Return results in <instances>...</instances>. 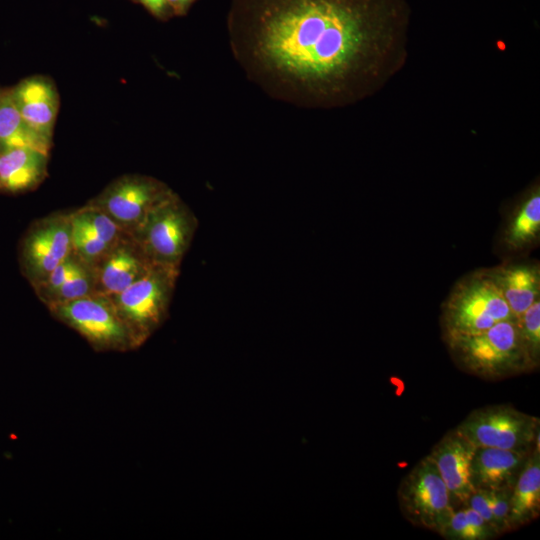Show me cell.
Segmentation results:
<instances>
[{"label": "cell", "instance_id": "cell-25", "mask_svg": "<svg viewBox=\"0 0 540 540\" xmlns=\"http://www.w3.org/2000/svg\"><path fill=\"white\" fill-rule=\"evenodd\" d=\"M440 535L450 540H482L480 534L469 522L464 507L454 510Z\"/></svg>", "mask_w": 540, "mask_h": 540}, {"label": "cell", "instance_id": "cell-16", "mask_svg": "<svg viewBox=\"0 0 540 540\" xmlns=\"http://www.w3.org/2000/svg\"><path fill=\"white\" fill-rule=\"evenodd\" d=\"M483 270L497 286L517 320L540 299L538 263H509Z\"/></svg>", "mask_w": 540, "mask_h": 540}, {"label": "cell", "instance_id": "cell-6", "mask_svg": "<svg viewBox=\"0 0 540 540\" xmlns=\"http://www.w3.org/2000/svg\"><path fill=\"white\" fill-rule=\"evenodd\" d=\"M180 268L153 264L137 281L109 297L142 346L165 321Z\"/></svg>", "mask_w": 540, "mask_h": 540}, {"label": "cell", "instance_id": "cell-4", "mask_svg": "<svg viewBox=\"0 0 540 540\" xmlns=\"http://www.w3.org/2000/svg\"><path fill=\"white\" fill-rule=\"evenodd\" d=\"M197 226L194 213L172 191L149 211L130 235L151 262L180 268Z\"/></svg>", "mask_w": 540, "mask_h": 540}, {"label": "cell", "instance_id": "cell-9", "mask_svg": "<svg viewBox=\"0 0 540 540\" xmlns=\"http://www.w3.org/2000/svg\"><path fill=\"white\" fill-rule=\"evenodd\" d=\"M72 252L70 214H52L34 222L19 246V265L35 288Z\"/></svg>", "mask_w": 540, "mask_h": 540}, {"label": "cell", "instance_id": "cell-26", "mask_svg": "<svg viewBox=\"0 0 540 540\" xmlns=\"http://www.w3.org/2000/svg\"><path fill=\"white\" fill-rule=\"evenodd\" d=\"M465 505L476 511L498 534L491 510L490 490L475 489Z\"/></svg>", "mask_w": 540, "mask_h": 540}, {"label": "cell", "instance_id": "cell-24", "mask_svg": "<svg viewBox=\"0 0 540 540\" xmlns=\"http://www.w3.org/2000/svg\"><path fill=\"white\" fill-rule=\"evenodd\" d=\"M512 488L490 490L491 510L498 534L511 530L510 496Z\"/></svg>", "mask_w": 540, "mask_h": 540}, {"label": "cell", "instance_id": "cell-21", "mask_svg": "<svg viewBox=\"0 0 540 540\" xmlns=\"http://www.w3.org/2000/svg\"><path fill=\"white\" fill-rule=\"evenodd\" d=\"M93 294H95L93 268L80 259L70 276L44 304L48 307L53 304L68 302Z\"/></svg>", "mask_w": 540, "mask_h": 540}, {"label": "cell", "instance_id": "cell-22", "mask_svg": "<svg viewBox=\"0 0 540 540\" xmlns=\"http://www.w3.org/2000/svg\"><path fill=\"white\" fill-rule=\"evenodd\" d=\"M520 333L535 368L540 359V299L518 318Z\"/></svg>", "mask_w": 540, "mask_h": 540}, {"label": "cell", "instance_id": "cell-3", "mask_svg": "<svg viewBox=\"0 0 540 540\" xmlns=\"http://www.w3.org/2000/svg\"><path fill=\"white\" fill-rule=\"evenodd\" d=\"M507 320L517 318L483 269L459 280L442 307L445 340L477 334Z\"/></svg>", "mask_w": 540, "mask_h": 540}, {"label": "cell", "instance_id": "cell-14", "mask_svg": "<svg viewBox=\"0 0 540 540\" xmlns=\"http://www.w3.org/2000/svg\"><path fill=\"white\" fill-rule=\"evenodd\" d=\"M15 104L27 125L51 144L59 107L54 84L42 76H32L11 88Z\"/></svg>", "mask_w": 540, "mask_h": 540}, {"label": "cell", "instance_id": "cell-20", "mask_svg": "<svg viewBox=\"0 0 540 540\" xmlns=\"http://www.w3.org/2000/svg\"><path fill=\"white\" fill-rule=\"evenodd\" d=\"M29 147L48 153L51 144L39 137L24 121L11 88H0V152Z\"/></svg>", "mask_w": 540, "mask_h": 540}, {"label": "cell", "instance_id": "cell-10", "mask_svg": "<svg viewBox=\"0 0 540 540\" xmlns=\"http://www.w3.org/2000/svg\"><path fill=\"white\" fill-rule=\"evenodd\" d=\"M172 191L152 177L126 175L112 182L90 204L105 212L123 231L132 234L149 211Z\"/></svg>", "mask_w": 540, "mask_h": 540}, {"label": "cell", "instance_id": "cell-7", "mask_svg": "<svg viewBox=\"0 0 540 540\" xmlns=\"http://www.w3.org/2000/svg\"><path fill=\"white\" fill-rule=\"evenodd\" d=\"M455 430L474 447L530 450L539 440V418L510 405L471 412Z\"/></svg>", "mask_w": 540, "mask_h": 540}, {"label": "cell", "instance_id": "cell-18", "mask_svg": "<svg viewBox=\"0 0 540 540\" xmlns=\"http://www.w3.org/2000/svg\"><path fill=\"white\" fill-rule=\"evenodd\" d=\"M540 513L539 440L532 448L510 496L511 530L536 519Z\"/></svg>", "mask_w": 540, "mask_h": 540}, {"label": "cell", "instance_id": "cell-23", "mask_svg": "<svg viewBox=\"0 0 540 540\" xmlns=\"http://www.w3.org/2000/svg\"><path fill=\"white\" fill-rule=\"evenodd\" d=\"M80 258L72 251L37 287L36 294L43 303L65 282L77 266Z\"/></svg>", "mask_w": 540, "mask_h": 540}, {"label": "cell", "instance_id": "cell-1", "mask_svg": "<svg viewBox=\"0 0 540 540\" xmlns=\"http://www.w3.org/2000/svg\"><path fill=\"white\" fill-rule=\"evenodd\" d=\"M407 0H231L228 34L246 76L304 108L364 100L404 66Z\"/></svg>", "mask_w": 540, "mask_h": 540}, {"label": "cell", "instance_id": "cell-11", "mask_svg": "<svg viewBox=\"0 0 540 540\" xmlns=\"http://www.w3.org/2000/svg\"><path fill=\"white\" fill-rule=\"evenodd\" d=\"M154 263L139 243L124 233L92 267L95 294L112 297L140 279Z\"/></svg>", "mask_w": 540, "mask_h": 540}, {"label": "cell", "instance_id": "cell-17", "mask_svg": "<svg viewBox=\"0 0 540 540\" xmlns=\"http://www.w3.org/2000/svg\"><path fill=\"white\" fill-rule=\"evenodd\" d=\"M48 153L18 147L0 152V192L17 194L36 188L47 173Z\"/></svg>", "mask_w": 540, "mask_h": 540}, {"label": "cell", "instance_id": "cell-8", "mask_svg": "<svg viewBox=\"0 0 540 540\" xmlns=\"http://www.w3.org/2000/svg\"><path fill=\"white\" fill-rule=\"evenodd\" d=\"M398 498L403 514L411 523L439 534L455 510L449 491L428 455L403 479Z\"/></svg>", "mask_w": 540, "mask_h": 540}, {"label": "cell", "instance_id": "cell-19", "mask_svg": "<svg viewBox=\"0 0 540 540\" xmlns=\"http://www.w3.org/2000/svg\"><path fill=\"white\" fill-rule=\"evenodd\" d=\"M540 235V187L534 184L511 213L503 233L510 251H521L536 244Z\"/></svg>", "mask_w": 540, "mask_h": 540}, {"label": "cell", "instance_id": "cell-28", "mask_svg": "<svg viewBox=\"0 0 540 540\" xmlns=\"http://www.w3.org/2000/svg\"><path fill=\"white\" fill-rule=\"evenodd\" d=\"M174 12L183 13L193 0H166Z\"/></svg>", "mask_w": 540, "mask_h": 540}, {"label": "cell", "instance_id": "cell-15", "mask_svg": "<svg viewBox=\"0 0 540 540\" xmlns=\"http://www.w3.org/2000/svg\"><path fill=\"white\" fill-rule=\"evenodd\" d=\"M531 450L475 447L471 463L474 489L512 488Z\"/></svg>", "mask_w": 540, "mask_h": 540}, {"label": "cell", "instance_id": "cell-2", "mask_svg": "<svg viewBox=\"0 0 540 540\" xmlns=\"http://www.w3.org/2000/svg\"><path fill=\"white\" fill-rule=\"evenodd\" d=\"M463 370L487 379H498L534 369L517 320L501 321L473 335L445 340Z\"/></svg>", "mask_w": 540, "mask_h": 540}, {"label": "cell", "instance_id": "cell-13", "mask_svg": "<svg viewBox=\"0 0 540 540\" xmlns=\"http://www.w3.org/2000/svg\"><path fill=\"white\" fill-rule=\"evenodd\" d=\"M72 251L93 267L125 233L98 207L88 203L70 213Z\"/></svg>", "mask_w": 540, "mask_h": 540}, {"label": "cell", "instance_id": "cell-12", "mask_svg": "<svg viewBox=\"0 0 540 540\" xmlns=\"http://www.w3.org/2000/svg\"><path fill=\"white\" fill-rule=\"evenodd\" d=\"M475 447L455 429L446 433L428 455L443 479L452 505H465L475 490L471 481V463Z\"/></svg>", "mask_w": 540, "mask_h": 540}, {"label": "cell", "instance_id": "cell-5", "mask_svg": "<svg viewBox=\"0 0 540 540\" xmlns=\"http://www.w3.org/2000/svg\"><path fill=\"white\" fill-rule=\"evenodd\" d=\"M52 316L79 333L100 352H127L140 347L108 296L93 294L48 306Z\"/></svg>", "mask_w": 540, "mask_h": 540}, {"label": "cell", "instance_id": "cell-27", "mask_svg": "<svg viewBox=\"0 0 540 540\" xmlns=\"http://www.w3.org/2000/svg\"><path fill=\"white\" fill-rule=\"evenodd\" d=\"M143 6L146 7L153 15L161 17L165 14L168 6L166 0H138Z\"/></svg>", "mask_w": 540, "mask_h": 540}]
</instances>
